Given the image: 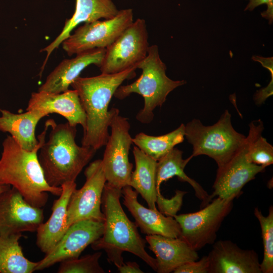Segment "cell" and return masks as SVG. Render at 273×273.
Segmentation results:
<instances>
[{
	"mask_svg": "<svg viewBox=\"0 0 273 273\" xmlns=\"http://www.w3.org/2000/svg\"><path fill=\"white\" fill-rule=\"evenodd\" d=\"M49 123L38 136V145L31 151L22 148L11 136L4 140L0 158V183L15 188L31 205L42 208L47 203L49 193L59 196L61 187H53L47 182L38 158V152L46 141Z\"/></svg>",
	"mask_w": 273,
	"mask_h": 273,
	"instance_id": "cell-1",
	"label": "cell"
},
{
	"mask_svg": "<svg viewBox=\"0 0 273 273\" xmlns=\"http://www.w3.org/2000/svg\"><path fill=\"white\" fill-rule=\"evenodd\" d=\"M136 69L135 66L117 73H101L88 77L79 76L71 84L78 94L86 115L82 146L96 150L105 146L109 136L108 128L118 109L112 108L108 110L111 100L124 80L135 76Z\"/></svg>",
	"mask_w": 273,
	"mask_h": 273,
	"instance_id": "cell-2",
	"label": "cell"
},
{
	"mask_svg": "<svg viewBox=\"0 0 273 273\" xmlns=\"http://www.w3.org/2000/svg\"><path fill=\"white\" fill-rule=\"evenodd\" d=\"M48 121L51 130L48 140L39 149L38 158L48 184L61 187L75 181L97 150L76 144V126L68 122L57 124L53 119Z\"/></svg>",
	"mask_w": 273,
	"mask_h": 273,
	"instance_id": "cell-3",
	"label": "cell"
},
{
	"mask_svg": "<svg viewBox=\"0 0 273 273\" xmlns=\"http://www.w3.org/2000/svg\"><path fill=\"white\" fill-rule=\"evenodd\" d=\"M122 189L106 182L103 192L101 209L104 216L102 236L91 244L94 250L127 251L138 256L155 271L156 259L146 251V241L140 236L135 223L131 221L120 202Z\"/></svg>",
	"mask_w": 273,
	"mask_h": 273,
	"instance_id": "cell-4",
	"label": "cell"
},
{
	"mask_svg": "<svg viewBox=\"0 0 273 273\" xmlns=\"http://www.w3.org/2000/svg\"><path fill=\"white\" fill-rule=\"evenodd\" d=\"M137 68L142 70L139 78L129 84L119 86L114 96L123 100L132 93L141 95L144 100V107L136 115V119L148 124L153 119L154 110L162 106L168 95L186 81L173 80L167 77L166 66L160 59L157 45L149 46L146 57L137 65Z\"/></svg>",
	"mask_w": 273,
	"mask_h": 273,
	"instance_id": "cell-5",
	"label": "cell"
},
{
	"mask_svg": "<svg viewBox=\"0 0 273 273\" xmlns=\"http://www.w3.org/2000/svg\"><path fill=\"white\" fill-rule=\"evenodd\" d=\"M185 136L193 146L190 157L208 156L216 162L218 168L231 160L246 139L234 128L228 110L210 126L204 125L199 119H193L185 125Z\"/></svg>",
	"mask_w": 273,
	"mask_h": 273,
	"instance_id": "cell-6",
	"label": "cell"
},
{
	"mask_svg": "<svg viewBox=\"0 0 273 273\" xmlns=\"http://www.w3.org/2000/svg\"><path fill=\"white\" fill-rule=\"evenodd\" d=\"M233 200L217 197L197 212L174 215L181 230L179 238L196 251L213 244L222 221L232 210Z\"/></svg>",
	"mask_w": 273,
	"mask_h": 273,
	"instance_id": "cell-7",
	"label": "cell"
},
{
	"mask_svg": "<svg viewBox=\"0 0 273 273\" xmlns=\"http://www.w3.org/2000/svg\"><path fill=\"white\" fill-rule=\"evenodd\" d=\"M111 133L105 145L102 166L106 182L122 189L129 186L133 164L129 161L132 144L128 119L115 113L110 125Z\"/></svg>",
	"mask_w": 273,
	"mask_h": 273,
	"instance_id": "cell-8",
	"label": "cell"
},
{
	"mask_svg": "<svg viewBox=\"0 0 273 273\" xmlns=\"http://www.w3.org/2000/svg\"><path fill=\"white\" fill-rule=\"evenodd\" d=\"M131 9L119 10L114 17L85 23L62 42V48L70 56L84 51L111 45L133 21Z\"/></svg>",
	"mask_w": 273,
	"mask_h": 273,
	"instance_id": "cell-9",
	"label": "cell"
},
{
	"mask_svg": "<svg viewBox=\"0 0 273 273\" xmlns=\"http://www.w3.org/2000/svg\"><path fill=\"white\" fill-rule=\"evenodd\" d=\"M149 47L146 21L138 18L106 49L99 67L101 73H117L137 66L146 57Z\"/></svg>",
	"mask_w": 273,
	"mask_h": 273,
	"instance_id": "cell-10",
	"label": "cell"
},
{
	"mask_svg": "<svg viewBox=\"0 0 273 273\" xmlns=\"http://www.w3.org/2000/svg\"><path fill=\"white\" fill-rule=\"evenodd\" d=\"M85 182L73 192L67 207V221L69 228L77 221L93 219L104 221L101 209L102 197L106 179L102 160H96L84 171Z\"/></svg>",
	"mask_w": 273,
	"mask_h": 273,
	"instance_id": "cell-11",
	"label": "cell"
},
{
	"mask_svg": "<svg viewBox=\"0 0 273 273\" xmlns=\"http://www.w3.org/2000/svg\"><path fill=\"white\" fill-rule=\"evenodd\" d=\"M104 222L93 219L77 221L69 226L54 248L37 262L35 271L58 262L79 257L83 250L102 235Z\"/></svg>",
	"mask_w": 273,
	"mask_h": 273,
	"instance_id": "cell-12",
	"label": "cell"
},
{
	"mask_svg": "<svg viewBox=\"0 0 273 273\" xmlns=\"http://www.w3.org/2000/svg\"><path fill=\"white\" fill-rule=\"evenodd\" d=\"M251 140L249 133L246 140L235 155L223 166L218 168L211 198L218 197L234 199L242 193V189L249 181L254 179L265 168L251 162L247 151Z\"/></svg>",
	"mask_w": 273,
	"mask_h": 273,
	"instance_id": "cell-13",
	"label": "cell"
},
{
	"mask_svg": "<svg viewBox=\"0 0 273 273\" xmlns=\"http://www.w3.org/2000/svg\"><path fill=\"white\" fill-rule=\"evenodd\" d=\"M43 219V209L27 202L15 188L0 194V235L36 232Z\"/></svg>",
	"mask_w": 273,
	"mask_h": 273,
	"instance_id": "cell-14",
	"label": "cell"
},
{
	"mask_svg": "<svg viewBox=\"0 0 273 273\" xmlns=\"http://www.w3.org/2000/svg\"><path fill=\"white\" fill-rule=\"evenodd\" d=\"M207 256L208 273H262L257 253L230 240L214 242Z\"/></svg>",
	"mask_w": 273,
	"mask_h": 273,
	"instance_id": "cell-15",
	"label": "cell"
},
{
	"mask_svg": "<svg viewBox=\"0 0 273 273\" xmlns=\"http://www.w3.org/2000/svg\"><path fill=\"white\" fill-rule=\"evenodd\" d=\"M35 110L48 116L57 113L64 117L71 125H80L83 130L86 126V115L78 94L75 89L61 93L44 91L33 92L26 110Z\"/></svg>",
	"mask_w": 273,
	"mask_h": 273,
	"instance_id": "cell-16",
	"label": "cell"
},
{
	"mask_svg": "<svg viewBox=\"0 0 273 273\" xmlns=\"http://www.w3.org/2000/svg\"><path fill=\"white\" fill-rule=\"evenodd\" d=\"M123 204L128 209L135 221L137 227L147 235H161L179 238L180 226L173 217L167 216L158 210L146 208L138 200V193L130 186L122 189Z\"/></svg>",
	"mask_w": 273,
	"mask_h": 273,
	"instance_id": "cell-17",
	"label": "cell"
},
{
	"mask_svg": "<svg viewBox=\"0 0 273 273\" xmlns=\"http://www.w3.org/2000/svg\"><path fill=\"white\" fill-rule=\"evenodd\" d=\"M105 51L106 49H95L76 54L72 59L63 60L49 74L38 90L61 93L68 90L86 67L91 64L100 67Z\"/></svg>",
	"mask_w": 273,
	"mask_h": 273,
	"instance_id": "cell-18",
	"label": "cell"
},
{
	"mask_svg": "<svg viewBox=\"0 0 273 273\" xmlns=\"http://www.w3.org/2000/svg\"><path fill=\"white\" fill-rule=\"evenodd\" d=\"M146 241L156 257L158 273H170L180 265L199 259L196 250L180 238L147 235Z\"/></svg>",
	"mask_w": 273,
	"mask_h": 273,
	"instance_id": "cell-19",
	"label": "cell"
},
{
	"mask_svg": "<svg viewBox=\"0 0 273 273\" xmlns=\"http://www.w3.org/2000/svg\"><path fill=\"white\" fill-rule=\"evenodd\" d=\"M118 11L112 0H76L75 9L72 16L66 20L64 28L55 39L41 50L47 53V57L41 67V73L53 51L70 36L71 31L78 25L102 18H112L117 15Z\"/></svg>",
	"mask_w": 273,
	"mask_h": 273,
	"instance_id": "cell-20",
	"label": "cell"
},
{
	"mask_svg": "<svg viewBox=\"0 0 273 273\" xmlns=\"http://www.w3.org/2000/svg\"><path fill=\"white\" fill-rule=\"evenodd\" d=\"M61 187L62 193L54 202L50 217L46 222L41 223L36 231V245L46 255L54 248L68 228L67 207L76 184L75 181L67 183Z\"/></svg>",
	"mask_w": 273,
	"mask_h": 273,
	"instance_id": "cell-21",
	"label": "cell"
},
{
	"mask_svg": "<svg viewBox=\"0 0 273 273\" xmlns=\"http://www.w3.org/2000/svg\"><path fill=\"white\" fill-rule=\"evenodd\" d=\"M0 131L9 132L20 147L31 151L39 144L35 135L36 127L41 119L46 116L40 112L30 110L15 114L0 109Z\"/></svg>",
	"mask_w": 273,
	"mask_h": 273,
	"instance_id": "cell-22",
	"label": "cell"
},
{
	"mask_svg": "<svg viewBox=\"0 0 273 273\" xmlns=\"http://www.w3.org/2000/svg\"><path fill=\"white\" fill-rule=\"evenodd\" d=\"M183 152L173 148L163 157L157 161L156 187L158 193L161 192L160 185L164 181L176 176L183 182H187L193 187L196 196L201 201V207L211 202L212 198L203 187L196 181L188 176L184 169L192 159L189 157L186 159L183 158Z\"/></svg>",
	"mask_w": 273,
	"mask_h": 273,
	"instance_id": "cell-23",
	"label": "cell"
},
{
	"mask_svg": "<svg viewBox=\"0 0 273 273\" xmlns=\"http://www.w3.org/2000/svg\"><path fill=\"white\" fill-rule=\"evenodd\" d=\"M133 154L135 168L131 172L129 186L142 196L149 208L157 210V161L136 146L133 147Z\"/></svg>",
	"mask_w": 273,
	"mask_h": 273,
	"instance_id": "cell-24",
	"label": "cell"
},
{
	"mask_svg": "<svg viewBox=\"0 0 273 273\" xmlns=\"http://www.w3.org/2000/svg\"><path fill=\"white\" fill-rule=\"evenodd\" d=\"M22 233L0 235V273H31L37 262L26 258L19 245Z\"/></svg>",
	"mask_w": 273,
	"mask_h": 273,
	"instance_id": "cell-25",
	"label": "cell"
},
{
	"mask_svg": "<svg viewBox=\"0 0 273 273\" xmlns=\"http://www.w3.org/2000/svg\"><path fill=\"white\" fill-rule=\"evenodd\" d=\"M185 125L182 123L175 130L160 136L150 135L140 132L132 138V144L157 161L176 145L184 141Z\"/></svg>",
	"mask_w": 273,
	"mask_h": 273,
	"instance_id": "cell-26",
	"label": "cell"
},
{
	"mask_svg": "<svg viewBox=\"0 0 273 273\" xmlns=\"http://www.w3.org/2000/svg\"><path fill=\"white\" fill-rule=\"evenodd\" d=\"M249 126L251 140L247 158L251 162L266 168L273 163V147L261 135L264 127L260 120L252 121Z\"/></svg>",
	"mask_w": 273,
	"mask_h": 273,
	"instance_id": "cell-27",
	"label": "cell"
},
{
	"mask_svg": "<svg viewBox=\"0 0 273 273\" xmlns=\"http://www.w3.org/2000/svg\"><path fill=\"white\" fill-rule=\"evenodd\" d=\"M261 230L263 258L260 263L262 273L273 272V207L270 206L267 216H264L258 208L254 210Z\"/></svg>",
	"mask_w": 273,
	"mask_h": 273,
	"instance_id": "cell-28",
	"label": "cell"
},
{
	"mask_svg": "<svg viewBox=\"0 0 273 273\" xmlns=\"http://www.w3.org/2000/svg\"><path fill=\"white\" fill-rule=\"evenodd\" d=\"M101 252L88 254L81 258L66 260L60 262L59 273H104L99 264Z\"/></svg>",
	"mask_w": 273,
	"mask_h": 273,
	"instance_id": "cell-29",
	"label": "cell"
},
{
	"mask_svg": "<svg viewBox=\"0 0 273 273\" xmlns=\"http://www.w3.org/2000/svg\"><path fill=\"white\" fill-rule=\"evenodd\" d=\"M187 192L177 190L175 195L170 199L164 198L161 192L157 193L156 203L159 211L167 216L173 217L180 210L183 197Z\"/></svg>",
	"mask_w": 273,
	"mask_h": 273,
	"instance_id": "cell-30",
	"label": "cell"
},
{
	"mask_svg": "<svg viewBox=\"0 0 273 273\" xmlns=\"http://www.w3.org/2000/svg\"><path fill=\"white\" fill-rule=\"evenodd\" d=\"M209 261L208 256H204L198 261L185 263L176 268L174 273H208Z\"/></svg>",
	"mask_w": 273,
	"mask_h": 273,
	"instance_id": "cell-31",
	"label": "cell"
},
{
	"mask_svg": "<svg viewBox=\"0 0 273 273\" xmlns=\"http://www.w3.org/2000/svg\"><path fill=\"white\" fill-rule=\"evenodd\" d=\"M249 3L245 9V11H253L255 8L262 4H266L267 10L261 13V16L269 21L271 24L273 22V0H249Z\"/></svg>",
	"mask_w": 273,
	"mask_h": 273,
	"instance_id": "cell-32",
	"label": "cell"
},
{
	"mask_svg": "<svg viewBox=\"0 0 273 273\" xmlns=\"http://www.w3.org/2000/svg\"><path fill=\"white\" fill-rule=\"evenodd\" d=\"M121 273H143L144 271L140 269L139 265L135 262H123L117 268Z\"/></svg>",
	"mask_w": 273,
	"mask_h": 273,
	"instance_id": "cell-33",
	"label": "cell"
},
{
	"mask_svg": "<svg viewBox=\"0 0 273 273\" xmlns=\"http://www.w3.org/2000/svg\"><path fill=\"white\" fill-rule=\"evenodd\" d=\"M11 187L10 186L0 183V194Z\"/></svg>",
	"mask_w": 273,
	"mask_h": 273,
	"instance_id": "cell-34",
	"label": "cell"
}]
</instances>
